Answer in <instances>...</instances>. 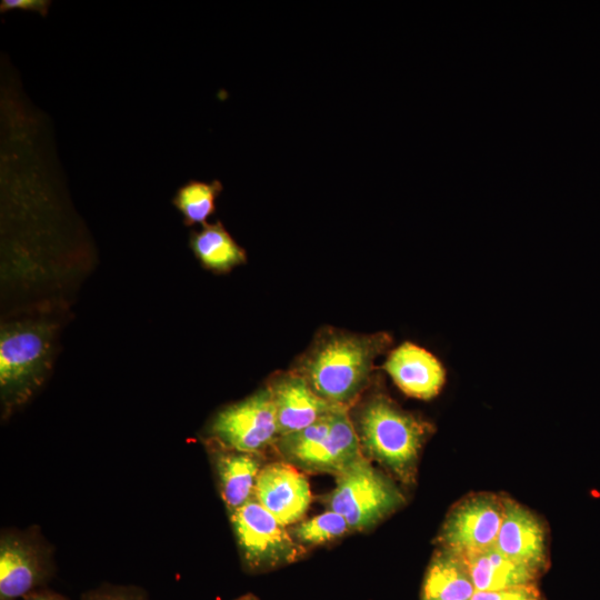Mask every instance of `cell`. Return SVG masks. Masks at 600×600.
<instances>
[{
    "instance_id": "12",
    "label": "cell",
    "mask_w": 600,
    "mask_h": 600,
    "mask_svg": "<svg viewBox=\"0 0 600 600\" xmlns=\"http://www.w3.org/2000/svg\"><path fill=\"white\" fill-rule=\"evenodd\" d=\"M383 369L403 393L422 400L436 397L446 381L441 362L432 353L411 342H403L393 349Z\"/></svg>"
},
{
    "instance_id": "9",
    "label": "cell",
    "mask_w": 600,
    "mask_h": 600,
    "mask_svg": "<svg viewBox=\"0 0 600 600\" xmlns=\"http://www.w3.org/2000/svg\"><path fill=\"white\" fill-rule=\"evenodd\" d=\"M506 511V499L492 494L469 497L453 507L439 534L442 549L459 556L494 544Z\"/></svg>"
},
{
    "instance_id": "23",
    "label": "cell",
    "mask_w": 600,
    "mask_h": 600,
    "mask_svg": "<svg viewBox=\"0 0 600 600\" xmlns=\"http://www.w3.org/2000/svg\"><path fill=\"white\" fill-rule=\"evenodd\" d=\"M21 600H69V599L62 596L61 593H58L46 587V588H41L29 593Z\"/></svg>"
},
{
    "instance_id": "1",
    "label": "cell",
    "mask_w": 600,
    "mask_h": 600,
    "mask_svg": "<svg viewBox=\"0 0 600 600\" xmlns=\"http://www.w3.org/2000/svg\"><path fill=\"white\" fill-rule=\"evenodd\" d=\"M391 342L386 332L364 334L327 327L317 333L292 370L321 399L351 409L370 384L374 360Z\"/></svg>"
},
{
    "instance_id": "21",
    "label": "cell",
    "mask_w": 600,
    "mask_h": 600,
    "mask_svg": "<svg viewBox=\"0 0 600 600\" xmlns=\"http://www.w3.org/2000/svg\"><path fill=\"white\" fill-rule=\"evenodd\" d=\"M471 600H542L534 583L496 591H476Z\"/></svg>"
},
{
    "instance_id": "3",
    "label": "cell",
    "mask_w": 600,
    "mask_h": 600,
    "mask_svg": "<svg viewBox=\"0 0 600 600\" xmlns=\"http://www.w3.org/2000/svg\"><path fill=\"white\" fill-rule=\"evenodd\" d=\"M56 328L47 320L12 321L1 327L2 419L26 404L47 379L53 361Z\"/></svg>"
},
{
    "instance_id": "8",
    "label": "cell",
    "mask_w": 600,
    "mask_h": 600,
    "mask_svg": "<svg viewBox=\"0 0 600 600\" xmlns=\"http://www.w3.org/2000/svg\"><path fill=\"white\" fill-rule=\"evenodd\" d=\"M207 443L263 453L279 438L276 409L267 386L220 409L207 427Z\"/></svg>"
},
{
    "instance_id": "15",
    "label": "cell",
    "mask_w": 600,
    "mask_h": 600,
    "mask_svg": "<svg viewBox=\"0 0 600 600\" xmlns=\"http://www.w3.org/2000/svg\"><path fill=\"white\" fill-rule=\"evenodd\" d=\"M464 561L476 591H496L534 583L539 572L517 562L493 546L460 556Z\"/></svg>"
},
{
    "instance_id": "11",
    "label": "cell",
    "mask_w": 600,
    "mask_h": 600,
    "mask_svg": "<svg viewBox=\"0 0 600 600\" xmlns=\"http://www.w3.org/2000/svg\"><path fill=\"white\" fill-rule=\"evenodd\" d=\"M266 386L274 404L279 437L307 428L339 408L321 399L292 369L274 372Z\"/></svg>"
},
{
    "instance_id": "14",
    "label": "cell",
    "mask_w": 600,
    "mask_h": 600,
    "mask_svg": "<svg viewBox=\"0 0 600 600\" xmlns=\"http://www.w3.org/2000/svg\"><path fill=\"white\" fill-rule=\"evenodd\" d=\"M493 547L506 557L540 572L546 562V532L530 511L506 499L504 517Z\"/></svg>"
},
{
    "instance_id": "18",
    "label": "cell",
    "mask_w": 600,
    "mask_h": 600,
    "mask_svg": "<svg viewBox=\"0 0 600 600\" xmlns=\"http://www.w3.org/2000/svg\"><path fill=\"white\" fill-rule=\"evenodd\" d=\"M223 187L219 180L211 182L190 180L181 186L172 203L183 217L186 226L206 224V220L216 211V200Z\"/></svg>"
},
{
    "instance_id": "13",
    "label": "cell",
    "mask_w": 600,
    "mask_h": 600,
    "mask_svg": "<svg viewBox=\"0 0 600 600\" xmlns=\"http://www.w3.org/2000/svg\"><path fill=\"white\" fill-rule=\"evenodd\" d=\"M218 489L228 514L254 499L259 473L267 463L263 453L246 452L207 443Z\"/></svg>"
},
{
    "instance_id": "22",
    "label": "cell",
    "mask_w": 600,
    "mask_h": 600,
    "mask_svg": "<svg viewBox=\"0 0 600 600\" xmlns=\"http://www.w3.org/2000/svg\"><path fill=\"white\" fill-rule=\"evenodd\" d=\"M50 3L48 0H3L1 1L0 10L1 12H7L12 9H23L46 16Z\"/></svg>"
},
{
    "instance_id": "10",
    "label": "cell",
    "mask_w": 600,
    "mask_h": 600,
    "mask_svg": "<svg viewBox=\"0 0 600 600\" xmlns=\"http://www.w3.org/2000/svg\"><path fill=\"white\" fill-rule=\"evenodd\" d=\"M254 499L288 527L303 520L312 494L304 472L280 460L267 462L261 469Z\"/></svg>"
},
{
    "instance_id": "17",
    "label": "cell",
    "mask_w": 600,
    "mask_h": 600,
    "mask_svg": "<svg viewBox=\"0 0 600 600\" xmlns=\"http://www.w3.org/2000/svg\"><path fill=\"white\" fill-rule=\"evenodd\" d=\"M189 246L202 267L216 273H226L247 261V253L221 221L203 224L190 233Z\"/></svg>"
},
{
    "instance_id": "5",
    "label": "cell",
    "mask_w": 600,
    "mask_h": 600,
    "mask_svg": "<svg viewBox=\"0 0 600 600\" xmlns=\"http://www.w3.org/2000/svg\"><path fill=\"white\" fill-rule=\"evenodd\" d=\"M323 502L347 520L351 531H364L401 507L404 498L363 456L336 476L334 488Z\"/></svg>"
},
{
    "instance_id": "20",
    "label": "cell",
    "mask_w": 600,
    "mask_h": 600,
    "mask_svg": "<svg viewBox=\"0 0 600 600\" xmlns=\"http://www.w3.org/2000/svg\"><path fill=\"white\" fill-rule=\"evenodd\" d=\"M80 600H150V598L139 586L103 582L84 591Z\"/></svg>"
},
{
    "instance_id": "19",
    "label": "cell",
    "mask_w": 600,
    "mask_h": 600,
    "mask_svg": "<svg viewBox=\"0 0 600 600\" xmlns=\"http://www.w3.org/2000/svg\"><path fill=\"white\" fill-rule=\"evenodd\" d=\"M348 532H351V529L347 520L332 510L303 519L290 530L294 540L306 550L334 541Z\"/></svg>"
},
{
    "instance_id": "4",
    "label": "cell",
    "mask_w": 600,
    "mask_h": 600,
    "mask_svg": "<svg viewBox=\"0 0 600 600\" xmlns=\"http://www.w3.org/2000/svg\"><path fill=\"white\" fill-rule=\"evenodd\" d=\"M273 449L302 472L334 477L363 457L350 409L341 407L307 428L279 437Z\"/></svg>"
},
{
    "instance_id": "16",
    "label": "cell",
    "mask_w": 600,
    "mask_h": 600,
    "mask_svg": "<svg viewBox=\"0 0 600 600\" xmlns=\"http://www.w3.org/2000/svg\"><path fill=\"white\" fill-rule=\"evenodd\" d=\"M476 592L462 558L441 549L433 556L422 584V600H471Z\"/></svg>"
},
{
    "instance_id": "24",
    "label": "cell",
    "mask_w": 600,
    "mask_h": 600,
    "mask_svg": "<svg viewBox=\"0 0 600 600\" xmlns=\"http://www.w3.org/2000/svg\"><path fill=\"white\" fill-rule=\"evenodd\" d=\"M234 600H259V598H257L252 593H246V594H242V596H240L239 598H237Z\"/></svg>"
},
{
    "instance_id": "2",
    "label": "cell",
    "mask_w": 600,
    "mask_h": 600,
    "mask_svg": "<svg viewBox=\"0 0 600 600\" xmlns=\"http://www.w3.org/2000/svg\"><path fill=\"white\" fill-rule=\"evenodd\" d=\"M350 416L362 454L401 482H413L420 451L432 432L431 424L402 410L382 393L367 398Z\"/></svg>"
},
{
    "instance_id": "6",
    "label": "cell",
    "mask_w": 600,
    "mask_h": 600,
    "mask_svg": "<svg viewBox=\"0 0 600 600\" xmlns=\"http://www.w3.org/2000/svg\"><path fill=\"white\" fill-rule=\"evenodd\" d=\"M243 569L271 571L300 560L306 549L256 499L229 513Z\"/></svg>"
},
{
    "instance_id": "7",
    "label": "cell",
    "mask_w": 600,
    "mask_h": 600,
    "mask_svg": "<svg viewBox=\"0 0 600 600\" xmlns=\"http://www.w3.org/2000/svg\"><path fill=\"white\" fill-rule=\"evenodd\" d=\"M53 549L38 527L0 533V600H19L53 578Z\"/></svg>"
}]
</instances>
